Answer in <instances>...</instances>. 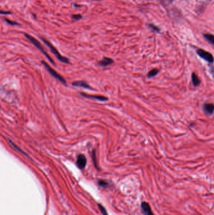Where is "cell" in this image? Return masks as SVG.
<instances>
[{
  "label": "cell",
  "instance_id": "1",
  "mask_svg": "<svg viewBox=\"0 0 214 215\" xmlns=\"http://www.w3.org/2000/svg\"><path fill=\"white\" fill-rule=\"evenodd\" d=\"M41 39L42 40V41L47 45V47H49V49L51 50L52 52L55 55V57L61 62H63V63H67V64H68L69 63V60L67 58V57H65L63 56H62L59 52L57 50V49L50 42H48L47 39L44 38H42L41 37Z\"/></svg>",
  "mask_w": 214,
  "mask_h": 215
},
{
  "label": "cell",
  "instance_id": "2",
  "mask_svg": "<svg viewBox=\"0 0 214 215\" xmlns=\"http://www.w3.org/2000/svg\"><path fill=\"white\" fill-rule=\"evenodd\" d=\"M25 36L27 37V38H28L30 42H32L38 50H40L46 57L48 59L49 61H50V62L52 64H53V65H55V63H54V61L53 60V59L48 55V54L46 52V51L44 50V49L43 48L42 45L40 44V43L37 40L35 39L34 37H33L32 36H31L30 35L28 34V33H25Z\"/></svg>",
  "mask_w": 214,
  "mask_h": 215
},
{
  "label": "cell",
  "instance_id": "3",
  "mask_svg": "<svg viewBox=\"0 0 214 215\" xmlns=\"http://www.w3.org/2000/svg\"><path fill=\"white\" fill-rule=\"evenodd\" d=\"M42 64L44 65L45 67L46 68V69L48 71V73L55 79H58L59 81H60L62 83H63V84H66V81L65 79L61 76L60 75L57 71H55L53 69H52L47 63L45 62L44 61H42Z\"/></svg>",
  "mask_w": 214,
  "mask_h": 215
},
{
  "label": "cell",
  "instance_id": "4",
  "mask_svg": "<svg viewBox=\"0 0 214 215\" xmlns=\"http://www.w3.org/2000/svg\"><path fill=\"white\" fill-rule=\"evenodd\" d=\"M197 54L202 59H203L205 60L209 63H212L214 61V58L213 55L208 52L203 50V49H198L197 50Z\"/></svg>",
  "mask_w": 214,
  "mask_h": 215
},
{
  "label": "cell",
  "instance_id": "5",
  "mask_svg": "<svg viewBox=\"0 0 214 215\" xmlns=\"http://www.w3.org/2000/svg\"><path fill=\"white\" fill-rule=\"evenodd\" d=\"M142 212L145 215H154L150 204L147 202H142L141 204Z\"/></svg>",
  "mask_w": 214,
  "mask_h": 215
},
{
  "label": "cell",
  "instance_id": "6",
  "mask_svg": "<svg viewBox=\"0 0 214 215\" xmlns=\"http://www.w3.org/2000/svg\"><path fill=\"white\" fill-rule=\"evenodd\" d=\"M87 164V159L86 157L82 155L81 154L78 156L77 157V164L78 166V167L80 169H84Z\"/></svg>",
  "mask_w": 214,
  "mask_h": 215
},
{
  "label": "cell",
  "instance_id": "7",
  "mask_svg": "<svg viewBox=\"0 0 214 215\" xmlns=\"http://www.w3.org/2000/svg\"><path fill=\"white\" fill-rule=\"evenodd\" d=\"M81 95L83 96L84 97H86V98H91V99H94V100H99V101H107V100H108L106 97L102 96L90 95H87V94H85V93H81Z\"/></svg>",
  "mask_w": 214,
  "mask_h": 215
},
{
  "label": "cell",
  "instance_id": "8",
  "mask_svg": "<svg viewBox=\"0 0 214 215\" xmlns=\"http://www.w3.org/2000/svg\"><path fill=\"white\" fill-rule=\"evenodd\" d=\"M203 109L205 113L211 115L214 111V105L212 103H205L203 106Z\"/></svg>",
  "mask_w": 214,
  "mask_h": 215
},
{
  "label": "cell",
  "instance_id": "9",
  "mask_svg": "<svg viewBox=\"0 0 214 215\" xmlns=\"http://www.w3.org/2000/svg\"><path fill=\"white\" fill-rule=\"evenodd\" d=\"M72 85L76 87H81V88H84L86 89H91V87L86 82H84V81H76L72 83Z\"/></svg>",
  "mask_w": 214,
  "mask_h": 215
},
{
  "label": "cell",
  "instance_id": "10",
  "mask_svg": "<svg viewBox=\"0 0 214 215\" xmlns=\"http://www.w3.org/2000/svg\"><path fill=\"white\" fill-rule=\"evenodd\" d=\"M112 63H113V60L112 59L108 58V57H104V58H103L102 60L99 61V64L102 67H106V66H107V65H109Z\"/></svg>",
  "mask_w": 214,
  "mask_h": 215
},
{
  "label": "cell",
  "instance_id": "11",
  "mask_svg": "<svg viewBox=\"0 0 214 215\" xmlns=\"http://www.w3.org/2000/svg\"><path fill=\"white\" fill-rule=\"evenodd\" d=\"M192 81L193 86L195 87L198 86L200 84V79L195 73H193L192 74Z\"/></svg>",
  "mask_w": 214,
  "mask_h": 215
},
{
  "label": "cell",
  "instance_id": "12",
  "mask_svg": "<svg viewBox=\"0 0 214 215\" xmlns=\"http://www.w3.org/2000/svg\"><path fill=\"white\" fill-rule=\"evenodd\" d=\"M158 69H153L152 70H151L149 73H148V78H152V77H154L156 75L158 74Z\"/></svg>",
  "mask_w": 214,
  "mask_h": 215
},
{
  "label": "cell",
  "instance_id": "13",
  "mask_svg": "<svg viewBox=\"0 0 214 215\" xmlns=\"http://www.w3.org/2000/svg\"><path fill=\"white\" fill-rule=\"evenodd\" d=\"M205 38L210 42L212 45H214V35L212 34H205Z\"/></svg>",
  "mask_w": 214,
  "mask_h": 215
},
{
  "label": "cell",
  "instance_id": "14",
  "mask_svg": "<svg viewBox=\"0 0 214 215\" xmlns=\"http://www.w3.org/2000/svg\"><path fill=\"white\" fill-rule=\"evenodd\" d=\"M9 142H10V144L12 146V147H14V149H16L17 151H18V152H21L22 154H23V155H25V156H27V154L20 148V147H18L16 144H15V143L12 141H11V140H9Z\"/></svg>",
  "mask_w": 214,
  "mask_h": 215
},
{
  "label": "cell",
  "instance_id": "15",
  "mask_svg": "<svg viewBox=\"0 0 214 215\" xmlns=\"http://www.w3.org/2000/svg\"><path fill=\"white\" fill-rule=\"evenodd\" d=\"M98 206H99V209H100V210H101V212L102 213L103 215H108L107 213V211H106V209H105L102 205L98 204Z\"/></svg>",
  "mask_w": 214,
  "mask_h": 215
},
{
  "label": "cell",
  "instance_id": "16",
  "mask_svg": "<svg viewBox=\"0 0 214 215\" xmlns=\"http://www.w3.org/2000/svg\"><path fill=\"white\" fill-rule=\"evenodd\" d=\"M72 19L75 20H80L81 18H82V15H80V14H76V15H73L72 16Z\"/></svg>",
  "mask_w": 214,
  "mask_h": 215
},
{
  "label": "cell",
  "instance_id": "17",
  "mask_svg": "<svg viewBox=\"0 0 214 215\" xmlns=\"http://www.w3.org/2000/svg\"><path fill=\"white\" fill-rule=\"evenodd\" d=\"M92 159H93V161L94 162V164H95V166L97 167V162H96V153H95V151H93L92 153Z\"/></svg>",
  "mask_w": 214,
  "mask_h": 215
},
{
  "label": "cell",
  "instance_id": "18",
  "mask_svg": "<svg viewBox=\"0 0 214 215\" xmlns=\"http://www.w3.org/2000/svg\"><path fill=\"white\" fill-rule=\"evenodd\" d=\"M5 20H6L9 24H10V25H19L18 23H16V22H15L10 21V20H8V19H7V18H5Z\"/></svg>",
  "mask_w": 214,
  "mask_h": 215
},
{
  "label": "cell",
  "instance_id": "19",
  "mask_svg": "<svg viewBox=\"0 0 214 215\" xmlns=\"http://www.w3.org/2000/svg\"><path fill=\"white\" fill-rule=\"evenodd\" d=\"M99 184L101 186H106L107 185V183L104 181H102V180H100L99 181Z\"/></svg>",
  "mask_w": 214,
  "mask_h": 215
},
{
  "label": "cell",
  "instance_id": "20",
  "mask_svg": "<svg viewBox=\"0 0 214 215\" xmlns=\"http://www.w3.org/2000/svg\"><path fill=\"white\" fill-rule=\"evenodd\" d=\"M97 1H100V0H97Z\"/></svg>",
  "mask_w": 214,
  "mask_h": 215
}]
</instances>
